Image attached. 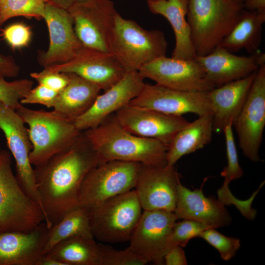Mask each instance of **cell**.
<instances>
[{
  "mask_svg": "<svg viewBox=\"0 0 265 265\" xmlns=\"http://www.w3.org/2000/svg\"><path fill=\"white\" fill-rule=\"evenodd\" d=\"M100 163L97 153L82 132L66 149L34 167L37 190L48 228L80 206L83 181Z\"/></svg>",
  "mask_w": 265,
  "mask_h": 265,
  "instance_id": "cell-1",
  "label": "cell"
},
{
  "mask_svg": "<svg viewBox=\"0 0 265 265\" xmlns=\"http://www.w3.org/2000/svg\"><path fill=\"white\" fill-rule=\"evenodd\" d=\"M110 116L97 127L82 132L97 153L101 163L120 160L146 165L166 164L167 146L156 139L130 132L114 116Z\"/></svg>",
  "mask_w": 265,
  "mask_h": 265,
  "instance_id": "cell-2",
  "label": "cell"
},
{
  "mask_svg": "<svg viewBox=\"0 0 265 265\" xmlns=\"http://www.w3.org/2000/svg\"><path fill=\"white\" fill-rule=\"evenodd\" d=\"M243 4L230 0H188L186 20L196 56L219 46L239 20Z\"/></svg>",
  "mask_w": 265,
  "mask_h": 265,
  "instance_id": "cell-3",
  "label": "cell"
},
{
  "mask_svg": "<svg viewBox=\"0 0 265 265\" xmlns=\"http://www.w3.org/2000/svg\"><path fill=\"white\" fill-rule=\"evenodd\" d=\"M168 43L164 33L143 28L119 13L115 17L108 49L126 72L138 71L143 66L166 56Z\"/></svg>",
  "mask_w": 265,
  "mask_h": 265,
  "instance_id": "cell-4",
  "label": "cell"
},
{
  "mask_svg": "<svg viewBox=\"0 0 265 265\" xmlns=\"http://www.w3.org/2000/svg\"><path fill=\"white\" fill-rule=\"evenodd\" d=\"M16 110L28 126L32 145L29 160L33 166L41 165L66 149L82 132L74 123L53 111L32 109L22 104Z\"/></svg>",
  "mask_w": 265,
  "mask_h": 265,
  "instance_id": "cell-5",
  "label": "cell"
},
{
  "mask_svg": "<svg viewBox=\"0 0 265 265\" xmlns=\"http://www.w3.org/2000/svg\"><path fill=\"white\" fill-rule=\"evenodd\" d=\"M11 156L7 151L0 152V233L29 232L44 222L40 206L26 194L14 175Z\"/></svg>",
  "mask_w": 265,
  "mask_h": 265,
  "instance_id": "cell-6",
  "label": "cell"
},
{
  "mask_svg": "<svg viewBox=\"0 0 265 265\" xmlns=\"http://www.w3.org/2000/svg\"><path fill=\"white\" fill-rule=\"evenodd\" d=\"M142 209L134 189L106 200L89 212L94 238L108 243L130 240Z\"/></svg>",
  "mask_w": 265,
  "mask_h": 265,
  "instance_id": "cell-7",
  "label": "cell"
},
{
  "mask_svg": "<svg viewBox=\"0 0 265 265\" xmlns=\"http://www.w3.org/2000/svg\"><path fill=\"white\" fill-rule=\"evenodd\" d=\"M142 164L108 160L92 168L86 176L80 193V206L89 212L116 196L134 188Z\"/></svg>",
  "mask_w": 265,
  "mask_h": 265,
  "instance_id": "cell-8",
  "label": "cell"
},
{
  "mask_svg": "<svg viewBox=\"0 0 265 265\" xmlns=\"http://www.w3.org/2000/svg\"><path fill=\"white\" fill-rule=\"evenodd\" d=\"M243 154L260 161L259 150L265 127V63L257 71L243 107L233 124Z\"/></svg>",
  "mask_w": 265,
  "mask_h": 265,
  "instance_id": "cell-9",
  "label": "cell"
},
{
  "mask_svg": "<svg viewBox=\"0 0 265 265\" xmlns=\"http://www.w3.org/2000/svg\"><path fill=\"white\" fill-rule=\"evenodd\" d=\"M83 47L108 52V39L117 13L111 0H87L67 10Z\"/></svg>",
  "mask_w": 265,
  "mask_h": 265,
  "instance_id": "cell-10",
  "label": "cell"
},
{
  "mask_svg": "<svg viewBox=\"0 0 265 265\" xmlns=\"http://www.w3.org/2000/svg\"><path fill=\"white\" fill-rule=\"evenodd\" d=\"M0 130L4 134L9 152L15 161L16 176L20 185L26 194L40 206L34 169L29 160L32 145L27 128L16 110L1 102Z\"/></svg>",
  "mask_w": 265,
  "mask_h": 265,
  "instance_id": "cell-11",
  "label": "cell"
},
{
  "mask_svg": "<svg viewBox=\"0 0 265 265\" xmlns=\"http://www.w3.org/2000/svg\"><path fill=\"white\" fill-rule=\"evenodd\" d=\"M177 220L172 212L144 211L130 239L129 247L147 263L163 265L169 250V237Z\"/></svg>",
  "mask_w": 265,
  "mask_h": 265,
  "instance_id": "cell-12",
  "label": "cell"
},
{
  "mask_svg": "<svg viewBox=\"0 0 265 265\" xmlns=\"http://www.w3.org/2000/svg\"><path fill=\"white\" fill-rule=\"evenodd\" d=\"M138 72L145 79H150L158 85L177 90L208 92L214 88L195 59L165 56L145 65Z\"/></svg>",
  "mask_w": 265,
  "mask_h": 265,
  "instance_id": "cell-13",
  "label": "cell"
},
{
  "mask_svg": "<svg viewBox=\"0 0 265 265\" xmlns=\"http://www.w3.org/2000/svg\"><path fill=\"white\" fill-rule=\"evenodd\" d=\"M48 27L50 42L48 50L38 53L43 68L66 63L83 47L77 37L68 11L47 2L43 16Z\"/></svg>",
  "mask_w": 265,
  "mask_h": 265,
  "instance_id": "cell-14",
  "label": "cell"
},
{
  "mask_svg": "<svg viewBox=\"0 0 265 265\" xmlns=\"http://www.w3.org/2000/svg\"><path fill=\"white\" fill-rule=\"evenodd\" d=\"M114 117L130 132L156 139L167 147L176 134L189 123L182 116L168 115L131 104L116 112Z\"/></svg>",
  "mask_w": 265,
  "mask_h": 265,
  "instance_id": "cell-15",
  "label": "cell"
},
{
  "mask_svg": "<svg viewBox=\"0 0 265 265\" xmlns=\"http://www.w3.org/2000/svg\"><path fill=\"white\" fill-rule=\"evenodd\" d=\"M129 104L174 116L189 113L198 116L211 114L207 92L182 91L156 83L145 84Z\"/></svg>",
  "mask_w": 265,
  "mask_h": 265,
  "instance_id": "cell-16",
  "label": "cell"
},
{
  "mask_svg": "<svg viewBox=\"0 0 265 265\" xmlns=\"http://www.w3.org/2000/svg\"><path fill=\"white\" fill-rule=\"evenodd\" d=\"M180 181L174 165L142 164L134 189L142 209L173 212Z\"/></svg>",
  "mask_w": 265,
  "mask_h": 265,
  "instance_id": "cell-17",
  "label": "cell"
},
{
  "mask_svg": "<svg viewBox=\"0 0 265 265\" xmlns=\"http://www.w3.org/2000/svg\"><path fill=\"white\" fill-rule=\"evenodd\" d=\"M44 69L74 73L104 91L116 84L126 73L112 53L85 47L70 61Z\"/></svg>",
  "mask_w": 265,
  "mask_h": 265,
  "instance_id": "cell-18",
  "label": "cell"
},
{
  "mask_svg": "<svg viewBox=\"0 0 265 265\" xmlns=\"http://www.w3.org/2000/svg\"><path fill=\"white\" fill-rule=\"evenodd\" d=\"M138 71L127 72L116 84L99 94L88 110L74 122L81 132L97 127L136 97L144 88Z\"/></svg>",
  "mask_w": 265,
  "mask_h": 265,
  "instance_id": "cell-19",
  "label": "cell"
},
{
  "mask_svg": "<svg viewBox=\"0 0 265 265\" xmlns=\"http://www.w3.org/2000/svg\"><path fill=\"white\" fill-rule=\"evenodd\" d=\"M209 81L214 87L246 77L265 63V53L256 52L248 56L235 54L220 45L204 56L195 58Z\"/></svg>",
  "mask_w": 265,
  "mask_h": 265,
  "instance_id": "cell-20",
  "label": "cell"
},
{
  "mask_svg": "<svg viewBox=\"0 0 265 265\" xmlns=\"http://www.w3.org/2000/svg\"><path fill=\"white\" fill-rule=\"evenodd\" d=\"M204 181L199 188L193 190L179 182L173 212L177 220H193L214 229L229 225L232 217L225 205L218 199L204 194Z\"/></svg>",
  "mask_w": 265,
  "mask_h": 265,
  "instance_id": "cell-21",
  "label": "cell"
},
{
  "mask_svg": "<svg viewBox=\"0 0 265 265\" xmlns=\"http://www.w3.org/2000/svg\"><path fill=\"white\" fill-rule=\"evenodd\" d=\"M49 229L43 222L29 232L0 233V265H36L44 255Z\"/></svg>",
  "mask_w": 265,
  "mask_h": 265,
  "instance_id": "cell-22",
  "label": "cell"
},
{
  "mask_svg": "<svg viewBox=\"0 0 265 265\" xmlns=\"http://www.w3.org/2000/svg\"><path fill=\"white\" fill-rule=\"evenodd\" d=\"M256 72L207 92L213 132H223L227 125L233 124L243 107Z\"/></svg>",
  "mask_w": 265,
  "mask_h": 265,
  "instance_id": "cell-23",
  "label": "cell"
},
{
  "mask_svg": "<svg viewBox=\"0 0 265 265\" xmlns=\"http://www.w3.org/2000/svg\"><path fill=\"white\" fill-rule=\"evenodd\" d=\"M149 10L165 17L170 23L175 37L172 57L194 59L196 56L186 20L188 0H158L147 2Z\"/></svg>",
  "mask_w": 265,
  "mask_h": 265,
  "instance_id": "cell-24",
  "label": "cell"
},
{
  "mask_svg": "<svg viewBox=\"0 0 265 265\" xmlns=\"http://www.w3.org/2000/svg\"><path fill=\"white\" fill-rule=\"evenodd\" d=\"M69 82L59 92L53 111L74 123L91 106L100 94V87L74 74L68 73Z\"/></svg>",
  "mask_w": 265,
  "mask_h": 265,
  "instance_id": "cell-25",
  "label": "cell"
},
{
  "mask_svg": "<svg viewBox=\"0 0 265 265\" xmlns=\"http://www.w3.org/2000/svg\"><path fill=\"white\" fill-rule=\"evenodd\" d=\"M213 131L211 114L199 116L182 128L167 147L166 165L173 166L183 156L204 148L212 140Z\"/></svg>",
  "mask_w": 265,
  "mask_h": 265,
  "instance_id": "cell-26",
  "label": "cell"
},
{
  "mask_svg": "<svg viewBox=\"0 0 265 265\" xmlns=\"http://www.w3.org/2000/svg\"><path fill=\"white\" fill-rule=\"evenodd\" d=\"M265 22V12L244 9L238 21L220 45L232 53L243 49L250 54L255 53L261 42Z\"/></svg>",
  "mask_w": 265,
  "mask_h": 265,
  "instance_id": "cell-27",
  "label": "cell"
},
{
  "mask_svg": "<svg viewBox=\"0 0 265 265\" xmlns=\"http://www.w3.org/2000/svg\"><path fill=\"white\" fill-rule=\"evenodd\" d=\"M46 254L65 265H100L99 244L94 238L80 236L65 239Z\"/></svg>",
  "mask_w": 265,
  "mask_h": 265,
  "instance_id": "cell-28",
  "label": "cell"
},
{
  "mask_svg": "<svg viewBox=\"0 0 265 265\" xmlns=\"http://www.w3.org/2000/svg\"><path fill=\"white\" fill-rule=\"evenodd\" d=\"M80 236L94 238L90 225L89 212L80 206L68 212L49 228L44 253L46 254L63 240Z\"/></svg>",
  "mask_w": 265,
  "mask_h": 265,
  "instance_id": "cell-29",
  "label": "cell"
},
{
  "mask_svg": "<svg viewBox=\"0 0 265 265\" xmlns=\"http://www.w3.org/2000/svg\"><path fill=\"white\" fill-rule=\"evenodd\" d=\"M232 127L233 124H229L223 131L225 138L227 164L220 173L221 176L224 177V182L221 188L217 190V194L218 200L224 205H234L240 212H243L248 207V201L236 198L233 195L228 186L232 181L240 178L243 174L238 162Z\"/></svg>",
  "mask_w": 265,
  "mask_h": 265,
  "instance_id": "cell-30",
  "label": "cell"
},
{
  "mask_svg": "<svg viewBox=\"0 0 265 265\" xmlns=\"http://www.w3.org/2000/svg\"><path fill=\"white\" fill-rule=\"evenodd\" d=\"M48 0H5L0 3V22L2 25L17 16L43 19Z\"/></svg>",
  "mask_w": 265,
  "mask_h": 265,
  "instance_id": "cell-31",
  "label": "cell"
},
{
  "mask_svg": "<svg viewBox=\"0 0 265 265\" xmlns=\"http://www.w3.org/2000/svg\"><path fill=\"white\" fill-rule=\"evenodd\" d=\"M33 82L27 79L12 81L0 76V102L16 110L21 105V100L33 87Z\"/></svg>",
  "mask_w": 265,
  "mask_h": 265,
  "instance_id": "cell-32",
  "label": "cell"
},
{
  "mask_svg": "<svg viewBox=\"0 0 265 265\" xmlns=\"http://www.w3.org/2000/svg\"><path fill=\"white\" fill-rule=\"evenodd\" d=\"M182 220L176 221L172 228L168 239L169 250L176 246H186L191 239L199 237L203 231L211 228L195 220Z\"/></svg>",
  "mask_w": 265,
  "mask_h": 265,
  "instance_id": "cell-33",
  "label": "cell"
},
{
  "mask_svg": "<svg viewBox=\"0 0 265 265\" xmlns=\"http://www.w3.org/2000/svg\"><path fill=\"white\" fill-rule=\"evenodd\" d=\"M98 244L100 265H144L147 264L129 247L120 250L108 245Z\"/></svg>",
  "mask_w": 265,
  "mask_h": 265,
  "instance_id": "cell-34",
  "label": "cell"
},
{
  "mask_svg": "<svg viewBox=\"0 0 265 265\" xmlns=\"http://www.w3.org/2000/svg\"><path fill=\"white\" fill-rule=\"evenodd\" d=\"M199 237L215 248L220 253L221 258L226 261L231 259L240 246L238 238L226 236L214 228L206 229Z\"/></svg>",
  "mask_w": 265,
  "mask_h": 265,
  "instance_id": "cell-35",
  "label": "cell"
},
{
  "mask_svg": "<svg viewBox=\"0 0 265 265\" xmlns=\"http://www.w3.org/2000/svg\"><path fill=\"white\" fill-rule=\"evenodd\" d=\"M32 34L30 27L22 22L11 24L2 32L3 38L13 50L27 46L31 40Z\"/></svg>",
  "mask_w": 265,
  "mask_h": 265,
  "instance_id": "cell-36",
  "label": "cell"
},
{
  "mask_svg": "<svg viewBox=\"0 0 265 265\" xmlns=\"http://www.w3.org/2000/svg\"><path fill=\"white\" fill-rule=\"evenodd\" d=\"M59 92L43 85L38 84L32 88L21 100L22 105L39 104L48 108H53Z\"/></svg>",
  "mask_w": 265,
  "mask_h": 265,
  "instance_id": "cell-37",
  "label": "cell"
},
{
  "mask_svg": "<svg viewBox=\"0 0 265 265\" xmlns=\"http://www.w3.org/2000/svg\"><path fill=\"white\" fill-rule=\"evenodd\" d=\"M30 76L38 84L58 92L66 86L69 80L68 73L49 71L44 68L40 72L31 73Z\"/></svg>",
  "mask_w": 265,
  "mask_h": 265,
  "instance_id": "cell-38",
  "label": "cell"
},
{
  "mask_svg": "<svg viewBox=\"0 0 265 265\" xmlns=\"http://www.w3.org/2000/svg\"><path fill=\"white\" fill-rule=\"evenodd\" d=\"M19 71L20 67L13 57L0 54V76L15 77Z\"/></svg>",
  "mask_w": 265,
  "mask_h": 265,
  "instance_id": "cell-39",
  "label": "cell"
},
{
  "mask_svg": "<svg viewBox=\"0 0 265 265\" xmlns=\"http://www.w3.org/2000/svg\"><path fill=\"white\" fill-rule=\"evenodd\" d=\"M164 264L166 265H186L187 264L185 252L180 246L171 248L164 257Z\"/></svg>",
  "mask_w": 265,
  "mask_h": 265,
  "instance_id": "cell-40",
  "label": "cell"
},
{
  "mask_svg": "<svg viewBox=\"0 0 265 265\" xmlns=\"http://www.w3.org/2000/svg\"><path fill=\"white\" fill-rule=\"evenodd\" d=\"M243 4L246 10L265 12V0H245Z\"/></svg>",
  "mask_w": 265,
  "mask_h": 265,
  "instance_id": "cell-41",
  "label": "cell"
},
{
  "mask_svg": "<svg viewBox=\"0 0 265 265\" xmlns=\"http://www.w3.org/2000/svg\"><path fill=\"white\" fill-rule=\"evenodd\" d=\"M36 265H65L55 258L45 254L42 255L37 262Z\"/></svg>",
  "mask_w": 265,
  "mask_h": 265,
  "instance_id": "cell-42",
  "label": "cell"
},
{
  "mask_svg": "<svg viewBox=\"0 0 265 265\" xmlns=\"http://www.w3.org/2000/svg\"><path fill=\"white\" fill-rule=\"evenodd\" d=\"M87 0H48V3L57 7L67 10L74 4Z\"/></svg>",
  "mask_w": 265,
  "mask_h": 265,
  "instance_id": "cell-43",
  "label": "cell"
},
{
  "mask_svg": "<svg viewBox=\"0 0 265 265\" xmlns=\"http://www.w3.org/2000/svg\"><path fill=\"white\" fill-rule=\"evenodd\" d=\"M234 2L243 4L245 0H230Z\"/></svg>",
  "mask_w": 265,
  "mask_h": 265,
  "instance_id": "cell-44",
  "label": "cell"
},
{
  "mask_svg": "<svg viewBox=\"0 0 265 265\" xmlns=\"http://www.w3.org/2000/svg\"><path fill=\"white\" fill-rule=\"evenodd\" d=\"M147 2L155 1L158 0H146Z\"/></svg>",
  "mask_w": 265,
  "mask_h": 265,
  "instance_id": "cell-45",
  "label": "cell"
},
{
  "mask_svg": "<svg viewBox=\"0 0 265 265\" xmlns=\"http://www.w3.org/2000/svg\"><path fill=\"white\" fill-rule=\"evenodd\" d=\"M4 0H0V3L1 2H2V1H4Z\"/></svg>",
  "mask_w": 265,
  "mask_h": 265,
  "instance_id": "cell-46",
  "label": "cell"
},
{
  "mask_svg": "<svg viewBox=\"0 0 265 265\" xmlns=\"http://www.w3.org/2000/svg\"><path fill=\"white\" fill-rule=\"evenodd\" d=\"M1 151V149L0 146V152Z\"/></svg>",
  "mask_w": 265,
  "mask_h": 265,
  "instance_id": "cell-47",
  "label": "cell"
},
{
  "mask_svg": "<svg viewBox=\"0 0 265 265\" xmlns=\"http://www.w3.org/2000/svg\"><path fill=\"white\" fill-rule=\"evenodd\" d=\"M1 26V25L0 22V27Z\"/></svg>",
  "mask_w": 265,
  "mask_h": 265,
  "instance_id": "cell-48",
  "label": "cell"
}]
</instances>
